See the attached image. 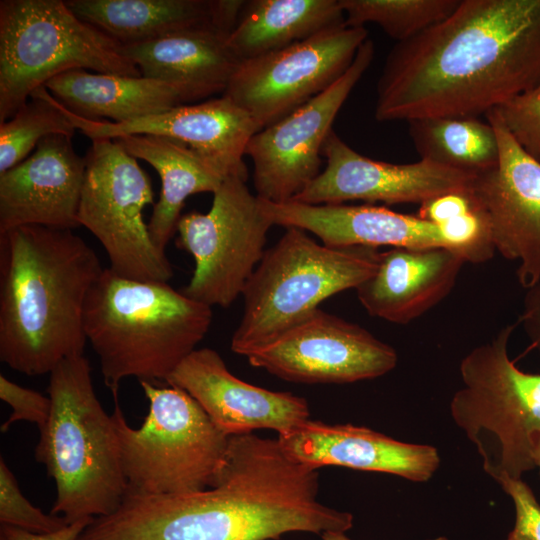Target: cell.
I'll use <instances>...</instances> for the list:
<instances>
[{
  "instance_id": "ffe728a7",
  "label": "cell",
  "mask_w": 540,
  "mask_h": 540,
  "mask_svg": "<svg viewBox=\"0 0 540 540\" xmlns=\"http://www.w3.org/2000/svg\"><path fill=\"white\" fill-rule=\"evenodd\" d=\"M277 439L291 458L315 469L339 466L426 482L441 462L434 446L403 442L353 424L309 419Z\"/></svg>"
},
{
  "instance_id": "8fae6325",
  "label": "cell",
  "mask_w": 540,
  "mask_h": 540,
  "mask_svg": "<svg viewBox=\"0 0 540 540\" xmlns=\"http://www.w3.org/2000/svg\"><path fill=\"white\" fill-rule=\"evenodd\" d=\"M246 181L227 177L213 193L208 212L186 213L177 225L176 244L195 261L183 293L211 308H226L242 295L273 226Z\"/></svg>"
},
{
  "instance_id": "30bf717a",
  "label": "cell",
  "mask_w": 540,
  "mask_h": 540,
  "mask_svg": "<svg viewBox=\"0 0 540 540\" xmlns=\"http://www.w3.org/2000/svg\"><path fill=\"white\" fill-rule=\"evenodd\" d=\"M78 220L103 246L110 269L139 281L167 282L173 268L143 218L154 206L148 175L114 139H95L86 156Z\"/></svg>"
},
{
  "instance_id": "836d02e7",
  "label": "cell",
  "mask_w": 540,
  "mask_h": 540,
  "mask_svg": "<svg viewBox=\"0 0 540 540\" xmlns=\"http://www.w3.org/2000/svg\"><path fill=\"white\" fill-rule=\"evenodd\" d=\"M498 484L515 508L513 529L504 540H540V504L522 479L504 477Z\"/></svg>"
},
{
  "instance_id": "5b68a950",
  "label": "cell",
  "mask_w": 540,
  "mask_h": 540,
  "mask_svg": "<svg viewBox=\"0 0 540 540\" xmlns=\"http://www.w3.org/2000/svg\"><path fill=\"white\" fill-rule=\"evenodd\" d=\"M51 413L35 449L56 485L51 514L68 523L115 512L126 494L114 420L99 401L84 355L61 361L49 374Z\"/></svg>"
},
{
  "instance_id": "7a4b0ae2",
  "label": "cell",
  "mask_w": 540,
  "mask_h": 540,
  "mask_svg": "<svg viewBox=\"0 0 540 540\" xmlns=\"http://www.w3.org/2000/svg\"><path fill=\"white\" fill-rule=\"evenodd\" d=\"M539 82L540 0H460L390 50L374 116L478 118Z\"/></svg>"
},
{
  "instance_id": "4316f807",
  "label": "cell",
  "mask_w": 540,
  "mask_h": 540,
  "mask_svg": "<svg viewBox=\"0 0 540 540\" xmlns=\"http://www.w3.org/2000/svg\"><path fill=\"white\" fill-rule=\"evenodd\" d=\"M339 0H250L227 36L239 61L259 57L345 24Z\"/></svg>"
},
{
  "instance_id": "6da1fadb",
  "label": "cell",
  "mask_w": 540,
  "mask_h": 540,
  "mask_svg": "<svg viewBox=\"0 0 540 540\" xmlns=\"http://www.w3.org/2000/svg\"><path fill=\"white\" fill-rule=\"evenodd\" d=\"M319 469L291 458L277 438L229 436L211 486L184 494L127 489L110 515L77 540H278L304 532H347L350 512L318 500Z\"/></svg>"
},
{
  "instance_id": "ab89813d",
  "label": "cell",
  "mask_w": 540,
  "mask_h": 540,
  "mask_svg": "<svg viewBox=\"0 0 540 540\" xmlns=\"http://www.w3.org/2000/svg\"><path fill=\"white\" fill-rule=\"evenodd\" d=\"M425 540H450V539L447 538L446 536H437V537L428 538V539H425Z\"/></svg>"
},
{
  "instance_id": "2e32d148",
  "label": "cell",
  "mask_w": 540,
  "mask_h": 540,
  "mask_svg": "<svg viewBox=\"0 0 540 540\" xmlns=\"http://www.w3.org/2000/svg\"><path fill=\"white\" fill-rule=\"evenodd\" d=\"M322 156L326 167L293 200L309 205L361 200L420 205L452 193L470 194L477 174L427 159L394 164L370 159L352 149L332 130Z\"/></svg>"
},
{
  "instance_id": "f1b7e54d",
  "label": "cell",
  "mask_w": 540,
  "mask_h": 540,
  "mask_svg": "<svg viewBox=\"0 0 540 540\" xmlns=\"http://www.w3.org/2000/svg\"><path fill=\"white\" fill-rule=\"evenodd\" d=\"M75 130L67 109L45 86L39 87L11 118L0 123V174L26 159L45 137H72Z\"/></svg>"
},
{
  "instance_id": "f35d334b",
  "label": "cell",
  "mask_w": 540,
  "mask_h": 540,
  "mask_svg": "<svg viewBox=\"0 0 540 540\" xmlns=\"http://www.w3.org/2000/svg\"><path fill=\"white\" fill-rule=\"evenodd\" d=\"M321 540H352L346 535V532H326L321 535Z\"/></svg>"
},
{
  "instance_id": "8d00e7d4",
  "label": "cell",
  "mask_w": 540,
  "mask_h": 540,
  "mask_svg": "<svg viewBox=\"0 0 540 540\" xmlns=\"http://www.w3.org/2000/svg\"><path fill=\"white\" fill-rule=\"evenodd\" d=\"M519 322L540 355V282L526 289Z\"/></svg>"
},
{
  "instance_id": "1f68e13d",
  "label": "cell",
  "mask_w": 540,
  "mask_h": 540,
  "mask_svg": "<svg viewBox=\"0 0 540 540\" xmlns=\"http://www.w3.org/2000/svg\"><path fill=\"white\" fill-rule=\"evenodd\" d=\"M492 110L514 140L540 162V82Z\"/></svg>"
},
{
  "instance_id": "8992f818",
  "label": "cell",
  "mask_w": 540,
  "mask_h": 540,
  "mask_svg": "<svg viewBox=\"0 0 540 540\" xmlns=\"http://www.w3.org/2000/svg\"><path fill=\"white\" fill-rule=\"evenodd\" d=\"M285 229L243 290V314L231 339L236 354L246 356L269 343L327 298L356 289L378 267V248L331 247L302 229Z\"/></svg>"
},
{
  "instance_id": "3957f363",
  "label": "cell",
  "mask_w": 540,
  "mask_h": 540,
  "mask_svg": "<svg viewBox=\"0 0 540 540\" xmlns=\"http://www.w3.org/2000/svg\"><path fill=\"white\" fill-rule=\"evenodd\" d=\"M103 270L73 230L20 226L0 233V360L39 376L84 355L85 303Z\"/></svg>"
},
{
  "instance_id": "d4e9b609",
  "label": "cell",
  "mask_w": 540,
  "mask_h": 540,
  "mask_svg": "<svg viewBox=\"0 0 540 540\" xmlns=\"http://www.w3.org/2000/svg\"><path fill=\"white\" fill-rule=\"evenodd\" d=\"M44 86L72 114L93 121L122 123L184 105L175 88L144 76L73 69L53 77Z\"/></svg>"
},
{
  "instance_id": "ba28073f",
  "label": "cell",
  "mask_w": 540,
  "mask_h": 540,
  "mask_svg": "<svg viewBox=\"0 0 540 540\" xmlns=\"http://www.w3.org/2000/svg\"><path fill=\"white\" fill-rule=\"evenodd\" d=\"M73 69L142 76L121 45L62 0L0 1V123L53 77Z\"/></svg>"
},
{
  "instance_id": "5bb4252c",
  "label": "cell",
  "mask_w": 540,
  "mask_h": 540,
  "mask_svg": "<svg viewBox=\"0 0 540 540\" xmlns=\"http://www.w3.org/2000/svg\"><path fill=\"white\" fill-rule=\"evenodd\" d=\"M245 357L253 367L306 384L375 379L398 362L392 346L360 325L319 308Z\"/></svg>"
},
{
  "instance_id": "52a82bcc",
  "label": "cell",
  "mask_w": 540,
  "mask_h": 540,
  "mask_svg": "<svg viewBox=\"0 0 540 540\" xmlns=\"http://www.w3.org/2000/svg\"><path fill=\"white\" fill-rule=\"evenodd\" d=\"M516 324L501 328L460 362L462 385L450 402L454 423L497 483L535 468L533 437L540 432V373L519 369L508 345Z\"/></svg>"
},
{
  "instance_id": "9a60e30c",
  "label": "cell",
  "mask_w": 540,
  "mask_h": 540,
  "mask_svg": "<svg viewBox=\"0 0 540 540\" xmlns=\"http://www.w3.org/2000/svg\"><path fill=\"white\" fill-rule=\"evenodd\" d=\"M499 144L497 165L478 174L470 197L487 221L495 251L517 261L528 289L540 282V162L510 135L494 110L487 114Z\"/></svg>"
},
{
  "instance_id": "ac0fdd59",
  "label": "cell",
  "mask_w": 540,
  "mask_h": 540,
  "mask_svg": "<svg viewBox=\"0 0 540 540\" xmlns=\"http://www.w3.org/2000/svg\"><path fill=\"white\" fill-rule=\"evenodd\" d=\"M71 138L45 137L29 157L0 174V233L20 226H80L86 158L75 152Z\"/></svg>"
},
{
  "instance_id": "d6986e66",
  "label": "cell",
  "mask_w": 540,
  "mask_h": 540,
  "mask_svg": "<svg viewBox=\"0 0 540 540\" xmlns=\"http://www.w3.org/2000/svg\"><path fill=\"white\" fill-rule=\"evenodd\" d=\"M67 111L76 129L91 140L125 135L167 137L184 143L227 177L248 178L243 157L258 130L250 115L224 95L122 123L87 120Z\"/></svg>"
},
{
  "instance_id": "74e56055",
  "label": "cell",
  "mask_w": 540,
  "mask_h": 540,
  "mask_svg": "<svg viewBox=\"0 0 540 540\" xmlns=\"http://www.w3.org/2000/svg\"><path fill=\"white\" fill-rule=\"evenodd\" d=\"M532 455L535 467H538L540 474V432L533 437Z\"/></svg>"
},
{
  "instance_id": "4dcf8cb0",
  "label": "cell",
  "mask_w": 540,
  "mask_h": 540,
  "mask_svg": "<svg viewBox=\"0 0 540 540\" xmlns=\"http://www.w3.org/2000/svg\"><path fill=\"white\" fill-rule=\"evenodd\" d=\"M0 522L36 534L53 533L70 524L64 517L46 514L32 505L3 457L0 458Z\"/></svg>"
},
{
  "instance_id": "7c38bea8",
  "label": "cell",
  "mask_w": 540,
  "mask_h": 540,
  "mask_svg": "<svg viewBox=\"0 0 540 540\" xmlns=\"http://www.w3.org/2000/svg\"><path fill=\"white\" fill-rule=\"evenodd\" d=\"M367 39L365 27L345 23L281 50L242 60L223 95L246 111L260 131L335 83Z\"/></svg>"
},
{
  "instance_id": "4fadbf2b",
  "label": "cell",
  "mask_w": 540,
  "mask_h": 540,
  "mask_svg": "<svg viewBox=\"0 0 540 540\" xmlns=\"http://www.w3.org/2000/svg\"><path fill=\"white\" fill-rule=\"evenodd\" d=\"M374 54V43L367 39L347 71L328 89L250 138L245 155L253 162L257 197L289 202L320 174L324 142Z\"/></svg>"
},
{
  "instance_id": "f546056e",
  "label": "cell",
  "mask_w": 540,
  "mask_h": 540,
  "mask_svg": "<svg viewBox=\"0 0 540 540\" xmlns=\"http://www.w3.org/2000/svg\"><path fill=\"white\" fill-rule=\"evenodd\" d=\"M349 26L374 23L397 42L447 18L460 0H339Z\"/></svg>"
},
{
  "instance_id": "83f0119b",
  "label": "cell",
  "mask_w": 540,
  "mask_h": 540,
  "mask_svg": "<svg viewBox=\"0 0 540 540\" xmlns=\"http://www.w3.org/2000/svg\"><path fill=\"white\" fill-rule=\"evenodd\" d=\"M408 131L420 159L481 174L499 159L493 126L474 117H437L408 121Z\"/></svg>"
},
{
  "instance_id": "277c9868",
  "label": "cell",
  "mask_w": 540,
  "mask_h": 540,
  "mask_svg": "<svg viewBox=\"0 0 540 540\" xmlns=\"http://www.w3.org/2000/svg\"><path fill=\"white\" fill-rule=\"evenodd\" d=\"M212 308L167 282L123 278L110 268L92 286L84 332L112 394L128 377L166 380L205 337Z\"/></svg>"
},
{
  "instance_id": "44dd1931",
  "label": "cell",
  "mask_w": 540,
  "mask_h": 540,
  "mask_svg": "<svg viewBox=\"0 0 540 540\" xmlns=\"http://www.w3.org/2000/svg\"><path fill=\"white\" fill-rule=\"evenodd\" d=\"M260 205L273 225L310 232L331 247L450 248L436 224L382 206L273 203L263 199Z\"/></svg>"
},
{
  "instance_id": "d590c367",
  "label": "cell",
  "mask_w": 540,
  "mask_h": 540,
  "mask_svg": "<svg viewBox=\"0 0 540 540\" xmlns=\"http://www.w3.org/2000/svg\"><path fill=\"white\" fill-rule=\"evenodd\" d=\"M94 518L80 519L47 534H36L12 526L1 525L0 540H77Z\"/></svg>"
},
{
  "instance_id": "603a6c76",
  "label": "cell",
  "mask_w": 540,
  "mask_h": 540,
  "mask_svg": "<svg viewBox=\"0 0 540 540\" xmlns=\"http://www.w3.org/2000/svg\"><path fill=\"white\" fill-rule=\"evenodd\" d=\"M227 36L213 25H203L121 45V52L142 76L175 88L185 104L226 91L240 62L230 50Z\"/></svg>"
},
{
  "instance_id": "cb8c5ba5",
  "label": "cell",
  "mask_w": 540,
  "mask_h": 540,
  "mask_svg": "<svg viewBox=\"0 0 540 540\" xmlns=\"http://www.w3.org/2000/svg\"><path fill=\"white\" fill-rule=\"evenodd\" d=\"M69 9L120 45L213 25L229 34L244 0H68Z\"/></svg>"
},
{
  "instance_id": "484cf974",
  "label": "cell",
  "mask_w": 540,
  "mask_h": 540,
  "mask_svg": "<svg viewBox=\"0 0 540 540\" xmlns=\"http://www.w3.org/2000/svg\"><path fill=\"white\" fill-rule=\"evenodd\" d=\"M114 140L136 159L149 163L160 176V196L148 230L155 246L165 252L177 232L185 200L196 193L216 192L227 176L184 143L167 137L125 135Z\"/></svg>"
},
{
  "instance_id": "7402d4cb",
  "label": "cell",
  "mask_w": 540,
  "mask_h": 540,
  "mask_svg": "<svg viewBox=\"0 0 540 540\" xmlns=\"http://www.w3.org/2000/svg\"><path fill=\"white\" fill-rule=\"evenodd\" d=\"M465 263L447 247H394L381 252L374 274L355 290L369 315L406 325L449 295Z\"/></svg>"
},
{
  "instance_id": "e575fe53",
  "label": "cell",
  "mask_w": 540,
  "mask_h": 540,
  "mask_svg": "<svg viewBox=\"0 0 540 540\" xmlns=\"http://www.w3.org/2000/svg\"><path fill=\"white\" fill-rule=\"evenodd\" d=\"M470 194L452 193L440 196L420 205L418 216L439 225L449 219L473 210Z\"/></svg>"
},
{
  "instance_id": "e0dca14e",
  "label": "cell",
  "mask_w": 540,
  "mask_h": 540,
  "mask_svg": "<svg viewBox=\"0 0 540 540\" xmlns=\"http://www.w3.org/2000/svg\"><path fill=\"white\" fill-rule=\"evenodd\" d=\"M165 382L187 392L228 436L259 429H270L282 436L310 419L305 398L239 379L211 348L195 349Z\"/></svg>"
},
{
  "instance_id": "9c48e42d",
  "label": "cell",
  "mask_w": 540,
  "mask_h": 540,
  "mask_svg": "<svg viewBox=\"0 0 540 540\" xmlns=\"http://www.w3.org/2000/svg\"><path fill=\"white\" fill-rule=\"evenodd\" d=\"M149 402L139 428L131 427L114 393L112 417L128 490L184 494L209 488L227 450L229 436L184 390L139 381Z\"/></svg>"
},
{
  "instance_id": "d6a6232c",
  "label": "cell",
  "mask_w": 540,
  "mask_h": 540,
  "mask_svg": "<svg viewBox=\"0 0 540 540\" xmlns=\"http://www.w3.org/2000/svg\"><path fill=\"white\" fill-rule=\"evenodd\" d=\"M0 398L12 409L9 418L1 425V432H6L16 421H28L42 431L50 417L51 399L38 391L25 388L0 375Z\"/></svg>"
}]
</instances>
